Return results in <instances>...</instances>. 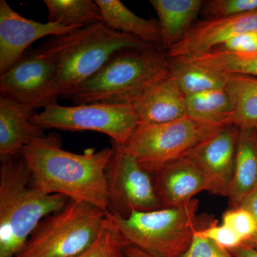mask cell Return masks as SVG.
<instances>
[{"label": "cell", "instance_id": "ba28073f", "mask_svg": "<svg viewBox=\"0 0 257 257\" xmlns=\"http://www.w3.org/2000/svg\"><path fill=\"white\" fill-rule=\"evenodd\" d=\"M32 121L44 131L96 132L122 145L140 125L138 114L130 104L110 103L70 106L52 103L45 106L41 112L35 113Z\"/></svg>", "mask_w": 257, "mask_h": 257}, {"label": "cell", "instance_id": "603a6c76", "mask_svg": "<svg viewBox=\"0 0 257 257\" xmlns=\"http://www.w3.org/2000/svg\"><path fill=\"white\" fill-rule=\"evenodd\" d=\"M49 23L82 29L102 22L101 10L93 0H45Z\"/></svg>", "mask_w": 257, "mask_h": 257}, {"label": "cell", "instance_id": "4fadbf2b", "mask_svg": "<svg viewBox=\"0 0 257 257\" xmlns=\"http://www.w3.org/2000/svg\"><path fill=\"white\" fill-rule=\"evenodd\" d=\"M257 32V10L226 18L207 19L193 25L184 38L167 52L170 58L199 57L236 35Z\"/></svg>", "mask_w": 257, "mask_h": 257}, {"label": "cell", "instance_id": "30bf717a", "mask_svg": "<svg viewBox=\"0 0 257 257\" xmlns=\"http://www.w3.org/2000/svg\"><path fill=\"white\" fill-rule=\"evenodd\" d=\"M55 64L41 49L25 55L0 75V96L35 111L48 105V95L55 75Z\"/></svg>", "mask_w": 257, "mask_h": 257}, {"label": "cell", "instance_id": "836d02e7", "mask_svg": "<svg viewBox=\"0 0 257 257\" xmlns=\"http://www.w3.org/2000/svg\"><path fill=\"white\" fill-rule=\"evenodd\" d=\"M254 128H255V131H256V135H257V123H256V124L255 125Z\"/></svg>", "mask_w": 257, "mask_h": 257}, {"label": "cell", "instance_id": "7a4b0ae2", "mask_svg": "<svg viewBox=\"0 0 257 257\" xmlns=\"http://www.w3.org/2000/svg\"><path fill=\"white\" fill-rule=\"evenodd\" d=\"M148 45L151 44L111 30L103 22L70 33L50 37L40 47L55 64L49 104L57 102L58 98L70 99L84 83L102 68L115 52Z\"/></svg>", "mask_w": 257, "mask_h": 257}, {"label": "cell", "instance_id": "d4e9b609", "mask_svg": "<svg viewBox=\"0 0 257 257\" xmlns=\"http://www.w3.org/2000/svg\"><path fill=\"white\" fill-rule=\"evenodd\" d=\"M124 246L117 228L109 213L96 239L77 257H124Z\"/></svg>", "mask_w": 257, "mask_h": 257}, {"label": "cell", "instance_id": "5b68a950", "mask_svg": "<svg viewBox=\"0 0 257 257\" xmlns=\"http://www.w3.org/2000/svg\"><path fill=\"white\" fill-rule=\"evenodd\" d=\"M197 199L179 207L134 211L127 218L111 215L124 246H135L157 257H181L194 235L214 219L198 216Z\"/></svg>", "mask_w": 257, "mask_h": 257}, {"label": "cell", "instance_id": "8fae6325", "mask_svg": "<svg viewBox=\"0 0 257 257\" xmlns=\"http://www.w3.org/2000/svg\"><path fill=\"white\" fill-rule=\"evenodd\" d=\"M239 134L240 128L236 125H226L183 156L202 171L211 194L229 197Z\"/></svg>", "mask_w": 257, "mask_h": 257}, {"label": "cell", "instance_id": "8992f818", "mask_svg": "<svg viewBox=\"0 0 257 257\" xmlns=\"http://www.w3.org/2000/svg\"><path fill=\"white\" fill-rule=\"evenodd\" d=\"M106 215L92 204L69 199L38 224L15 257H77L96 239Z\"/></svg>", "mask_w": 257, "mask_h": 257}, {"label": "cell", "instance_id": "4dcf8cb0", "mask_svg": "<svg viewBox=\"0 0 257 257\" xmlns=\"http://www.w3.org/2000/svg\"><path fill=\"white\" fill-rule=\"evenodd\" d=\"M239 207L244 208L249 211L252 214L256 223V231L254 234L249 239L243 243L257 250V192L245 200Z\"/></svg>", "mask_w": 257, "mask_h": 257}, {"label": "cell", "instance_id": "d6986e66", "mask_svg": "<svg viewBox=\"0 0 257 257\" xmlns=\"http://www.w3.org/2000/svg\"><path fill=\"white\" fill-rule=\"evenodd\" d=\"M101 10L102 22L114 31L133 35L146 43L161 46L159 22L135 15L119 0H95Z\"/></svg>", "mask_w": 257, "mask_h": 257}, {"label": "cell", "instance_id": "5bb4252c", "mask_svg": "<svg viewBox=\"0 0 257 257\" xmlns=\"http://www.w3.org/2000/svg\"><path fill=\"white\" fill-rule=\"evenodd\" d=\"M152 175L163 208L184 205L196 194L209 190L202 171L185 157L164 165Z\"/></svg>", "mask_w": 257, "mask_h": 257}, {"label": "cell", "instance_id": "2e32d148", "mask_svg": "<svg viewBox=\"0 0 257 257\" xmlns=\"http://www.w3.org/2000/svg\"><path fill=\"white\" fill-rule=\"evenodd\" d=\"M35 111L8 98L0 96V160L20 156L24 147L46 136L32 121Z\"/></svg>", "mask_w": 257, "mask_h": 257}, {"label": "cell", "instance_id": "ac0fdd59", "mask_svg": "<svg viewBox=\"0 0 257 257\" xmlns=\"http://www.w3.org/2000/svg\"><path fill=\"white\" fill-rule=\"evenodd\" d=\"M159 18L161 46L168 51L180 42L202 12V0H150Z\"/></svg>", "mask_w": 257, "mask_h": 257}, {"label": "cell", "instance_id": "52a82bcc", "mask_svg": "<svg viewBox=\"0 0 257 257\" xmlns=\"http://www.w3.org/2000/svg\"><path fill=\"white\" fill-rule=\"evenodd\" d=\"M224 126L189 116L163 124L139 125L123 147L144 169L153 175Z\"/></svg>", "mask_w": 257, "mask_h": 257}, {"label": "cell", "instance_id": "3957f363", "mask_svg": "<svg viewBox=\"0 0 257 257\" xmlns=\"http://www.w3.org/2000/svg\"><path fill=\"white\" fill-rule=\"evenodd\" d=\"M69 199L36 188L23 157L1 161L0 257H15L47 216L62 210Z\"/></svg>", "mask_w": 257, "mask_h": 257}, {"label": "cell", "instance_id": "e0dca14e", "mask_svg": "<svg viewBox=\"0 0 257 257\" xmlns=\"http://www.w3.org/2000/svg\"><path fill=\"white\" fill-rule=\"evenodd\" d=\"M257 192V135L254 127L240 128L234 173L229 194L230 208L239 207Z\"/></svg>", "mask_w": 257, "mask_h": 257}, {"label": "cell", "instance_id": "d6a6232c", "mask_svg": "<svg viewBox=\"0 0 257 257\" xmlns=\"http://www.w3.org/2000/svg\"><path fill=\"white\" fill-rule=\"evenodd\" d=\"M124 257H157L135 246L126 245L123 248Z\"/></svg>", "mask_w": 257, "mask_h": 257}, {"label": "cell", "instance_id": "f546056e", "mask_svg": "<svg viewBox=\"0 0 257 257\" xmlns=\"http://www.w3.org/2000/svg\"><path fill=\"white\" fill-rule=\"evenodd\" d=\"M214 51L231 53H257V32H244L236 35Z\"/></svg>", "mask_w": 257, "mask_h": 257}, {"label": "cell", "instance_id": "f1b7e54d", "mask_svg": "<svg viewBox=\"0 0 257 257\" xmlns=\"http://www.w3.org/2000/svg\"><path fill=\"white\" fill-rule=\"evenodd\" d=\"M181 257H234L226 248L220 247L211 240L194 235L187 251Z\"/></svg>", "mask_w": 257, "mask_h": 257}, {"label": "cell", "instance_id": "9a60e30c", "mask_svg": "<svg viewBox=\"0 0 257 257\" xmlns=\"http://www.w3.org/2000/svg\"><path fill=\"white\" fill-rule=\"evenodd\" d=\"M186 98L170 74L130 105L138 114L140 125L163 124L187 116Z\"/></svg>", "mask_w": 257, "mask_h": 257}, {"label": "cell", "instance_id": "ffe728a7", "mask_svg": "<svg viewBox=\"0 0 257 257\" xmlns=\"http://www.w3.org/2000/svg\"><path fill=\"white\" fill-rule=\"evenodd\" d=\"M170 58V57H169ZM170 74L184 95L226 89L230 74L207 68L180 58H170Z\"/></svg>", "mask_w": 257, "mask_h": 257}, {"label": "cell", "instance_id": "cb8c5ba5", "mask_svg": "<svg viewBox=\"0 0 257 257\" xmlns=\"http://www.w3.org/2000/svg\"><path fill=\"white\" fill-rule=\"evenodd\" d=\"M182 59L224 73L257 77V53H231L213 51L199 57Z\"/></svg>", "mask_w": 257, "mask_h": 257}, {"label": "cell", "instance_id": "7c38bea8", "mask_svg": "<svg viewBox=\"0 0 257 257\" xmlns=\"http://www.w3.org/2000/svg\"><path fill=\"white\" fill-rule=\"evenodd\" d=\"M77 29L58 23H42L24 18L5 0L0 1V74L18 62L34 42L45 37L70 33Z\"/></svg>", "mask_w": 257, "mask_h": 257}, {"label": "cell", "instance_id": "484cf974", "mask_svg": "<svg viewBox=\"0 0 257 257\" xmlns=\"http://www.w3.org/2000/svg\"><path fill=\"white\" fill-rule=\"evenodd\" d=\"M257 10V0H209L204 2L202 13L207 19L226 18Z\"/></svg>", "mask_w": 257, "mask_h": 257}, {"label": "cell", "instance_id": "1f68e13d", "mask_svg": "<svg viewBox=\"0 0 257 257\" xmlns=\"http://www.w3.org/2000/svg\"><path fill=\"white\" fill-rule=\"evenodd\" d=\"M229 251L234 257H257V250L244 243Z\"/></svg>", "mask_w": 257, "mask_h": 257}, {"label": "cell", "instance_id": "277c9868", "mask_svg": "<svg viewBox=\"0 0 257 257\" xmlns=\"http://www.w3.org/2000/svg\"><path fill=\"white\" fill-rule=\"evenodd\" d=\"M170 74V58L148 45L126 48L111 56L102 68L70 98L74 105L90 103L130 104Z\"/></svg>", "mask_w": 257, "mask_h": 257}, {"label": "cell", "instance_id": "9c48e42d", "mask_svg": "<svg viewBox=\"0 0 257 257\" xmlns=\"http://www.w3.org/2000/svg\"><path fill=\"white\" fill-rule=\"evenodd\" d=\"M106 168L109 212L125 219L134 211L162 209L153 175L147 172L122 145L113 143Z\"/></svg>", "mask_w": 257, "mask_h": 257}, {"label": "cell", "instance_id": "4316f807", "mask_svg": "<svg viewBox=\"0 0 257 257\" xmlns=\"http://www.w3.org/2000/svg\"><path fill=\"white\" fill-rule=\"evenodd\" d=\"M222 224L239 236L243 242L249 239L256 231L252 214L243 207L230 208L222 216Z\"/></svg>", "mask_w": 257, "mask_h": 257}, {"label": "cell", "instance_id": "7402d4cb", "mask_svg": "<svg viewBox=\"0 0 257 257\" xmlns=\"http://www.w3.org/2000/svg\"><path fill=\"white\" fill-rule=\"evenodd\" d=\"M226 89L234 106L232 124L240 128L254 127L257 123V77L230 74Z\"/></svg>", "mask_w": 257, "mask_h": 257}, {"label": "cell", "instance_id": "6da1fadb", "mask_svg": "<svg viewBox=\"0 0 257 257\" xmlns=\"http://www.w3.org/2000/svg\"><path fill=\"white\" fill-rule=\"evenodd\" d=\"M113 150H87L76 154L62 149L55 133L38 139L20 153L36 188L92 204L109 214L106 171Z\"/></svg>", "mask_w": 257, "mask_h": 257}, {"label": "cell", "instance_id": "83f0119b", "mask_svg": "<svg viewBox=\"0 0 257 257\" xmlns=\"http://www.w3.org/2000/svg\"><path fill=\"white\" fill-rule=\"evenodd\" d=\"M196 235L212 241L218 246L226 248L228 251L242 244L243 241L239 236L226 225L218 224L217 221L214 220L209 226L199 230Z\"/></svg>", "mask_w": 257, "mask_h": 257}, {"label": "cell", "instance_id": "44dd1931", "mask_svg": "<svg viewBox=\"0 0 257 257\" xmlns=\"http://www.w3.org/2000/svg\"><path fill=\"white\" fill-rule=\"evenodd\" d=\"M187 116L220 126L232 124L234 106L226 89L208 91L187 96Z\"/></svg>", "mask_w": 257, "mask_h": 257}]
</instances>
